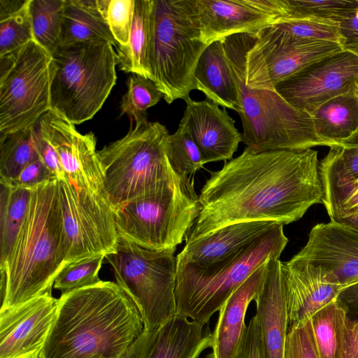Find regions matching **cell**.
<instances>
[{"instance_id":"1","label":"cell","mask_w":358,"mask_h":358,"mask_svg":"<svg viewBox=\"0 0 358 358\" xmlns=\"http://www.w3.org/2000/svg\"><path fill=\"white\" fill-rule=\"evenodd\" d=\"M209 173L199 195V214L185 243L238 222L287 224L322 203L318 152L313 149L255 153L245 147Z\"/></svg>"},{"instance_id":"2","label":"cell","mask_w":358,"mask_h":358,"mask_svg":"<svg viewBox=\"0 0 358 358\" xmlns=\"http://www.w3.org/2000/svg\"><path fill=\"white\" fill-rule=\"evenodd\" d=\"M142 315L116 282L62 292L57 316L36 358H121L143 334Z\"/></svg>"},{"instance_id":"3","label":"cell","mask_w":358,"mask_h":358,"mask_svg":"<svg viewBox=\"0 0 358 358\" xmlns=\"http://www.w3.org/2000/svg\"><path fill=\"white\" fill-rule=\"evenodd\" d=\"M68 243L57 178L32 188L27 212L1 272V308L52 293L66 266Z\"/></svg>"},{"instance_id":"4","label":"cell","mask_w":358,"mask_h":358,"mask_svg":"<svg viewBox=\"0 0 358 358\" xmlns=\"http://www.w3.org/2000/svg\"><path fill=\"white\" fill-rule=\"evenodd\" d=\"M255 41V35L248 33L222 40L238 92L242 142L255 153L336 145L320 137L311 116L292 106L276 91L246 85L245 56Z\"/></svg>"},{"instance_id":"5","label":"cell","mask_w":358,"mask_h":358,"mask_svg":"<svg viewBox=\"0 0 358 358\" xmlns=\"http://www.w3.org/2000/svg\"><path fill=\"white\" fill-rule=\"evenodd\" d=\"M169 136L158 122L131 123L124 137L98 151L104 192L114 212L133 199L191 180L173 170L166 155Z\"/></svg>"},{"instance_id":"6","label":"cell","mask_w":358,"mask_h":358,"mask_svg":"<svg viewBox=\"0 0 358 358\" xmlns=\"http://www.w3.org/2000/svg\"><path fill=\"white\" fill-rule=\"evenodd\" d=\"M278 224L237 255L206 267L177 265L176 315L208 324L226 300L270 258L280 259L288 238Z\"/></svg>"},{"instance_id":"7","label":"cell","mask_w":358,"mask_h":358,"mask_svg":"<svg viewBox=\"0 0 358 358\" xmlns=\"http://www.w3.org/2000/svg\"><path fill=\"white\" fill-rule=\"evenodd\" d=\"M51 110L73 124L91 120L116 83V52L107 42L61 45L52 54Z\"/></svg>"},{"instance_id":"8","label":"cell","mask_w":358,"mask_h":358,"mask_svg":"<svg viewBox=\"0 0 358 358\" xmlns=\"http://www.w3.org/2000/svg\"><path fill=\"white\" fill-rule=\"evenodd\" d=\"M208 45L183 0H154L150 69L167 103L196 90V67Z\"/></svg>"},{"instance_id":"9","label":"cell","mask_w":358,"mask_h":358,"mask_svg":"<svg viewBox=\"0 0 358 358\" xmlns=\"http://www.w3.org/2000/svg\"><path fill=\"white\" fill-rule=\"evenodd\" d=\"M201 210L194 181L133 199L114 212L119 238L142 248L175 250Z\"/></svg>"},{"instance_id":"10","label":"cell","mask_w":358,"mask_h":358,"mask_svg":"<svg viewBox=\"0 0 358 358\" xmlns=\"http://www.w3.org/2000/svg\"><path fill=\"white\" fill-rule=\"evenodd\" d=\"M175 252L146 249L119 238L115 252L105 257L116 283L137 306L145 330H158L176 315Z\"/></svg>"},{"instance_id":"11","label":"cell","mask_w":358,"mask_h":358,"mask_svg":"<svg viewBox=\"0 0 358 358\" xmlns=\"http://www.w3.org/2000/svg\"><path fill=\"white\" fill-rule=\"evenodd\" d=\"M0 136L29 128L50 107L52 57L33 40L0 58Z\"/></svg>"},{"instance_id":"12","label":"cell","mask_w":358,"mask_h":358,"mask_svg":"<svg viewBox=\"0 0 358 358\" xmlns=\"http://www.w3.org/2000/svg\"><path fill=\"white\" fill-rule=\"evenodd\" d=\"M245 56V83L274 91L275 86L308 66L343 51L337 43L301 38L273 25L255 34Z\"/></svg>"},{"instance_id":"13","label":"cell","mask_w":358,"mask_h":358,"mask_svg":"<svg viewBox=\"0 0 358 358\" xmlns=\"http://www.w3.org/2000/svg\"><path fill=\"white\" fill-rule=\"evenodd\" d=\"M69 254L66 266L116 250L119 236L114 211L104 193L58 179Z\"/></svg>"},{"instance_id":"14","label":"cell","mask_w":358,"mask_h":358,"mask_svg":"<svg viewBox=\"0 0 358 358\" xmlns=\"http://www.w3.org/2000/svg\"><path fill=\"white\" fill-rule=\"evenodd\" d=\"M358 85V57L348 52L329 55L275 86L294 107L310 115L320 106Z\"/></svg>"},{"instance_id":"15","label":"cell","mask_w":358,"mask_h":358,"mask_svg":"<svg viewBox=\"0 0 358 358\" xmlns=\"http://www.w3.org/2000/svg\"><path fill=\"white\" fill-rule=\"evenodd\" d=\"M38 124L56 150L69 180L77 187L105 194L94 134H80L75 124L52 110L42 116Z\"/></svg>"},{"instance_id":"16","label":"cell","mask_w":358,"mask_h":358,"mask_svg":"<svg viewBox=\"0 0 358 358\" xmlns=\"http://www.w3.org/2000/svg\"><path fill=\"white\" fill-rule=\"evenodd\" d=\"M58 299L52 293L0 310V358H36L55 320Z\"/></svg>"},{"instance_id":"17","label":"cell","mask_w":358,"mask_h":358,"mask_svg":"<svg viewBox=\"0 0 358 358\" xmlns=\"http://www.w3.org/2000/svg\"><path fill=\"white\" fill-rule=\"evenodd\" d=\"M296 255L320 267L343 288L358 282V229L352 226L334 220L317 224Z\"/></svg>"},{"instance_id":"18","label":"cell","mask_w":358,"mask_h":358,"mask_svg":"<svg viewBox=\"0 0 358 358\" xmlns=\"http://www.w3.org/2000/svg\"><path fill=\"white\" fill-rule=\"evenodd\" d=\"M207 44L236 34H255L280 17L266 11L262 0H183Z\"/></svg>"},{"instance_id":"19","label":"cell","mask_w":358,"mask_h":358,"mask_svg":"<svg viewBox=\"0 0 358 358\" xmlns=\"http://www.w3.org/2000/svg\"><path fill=\"white\" fill-rule=\"evenodd\" d=\"M186 108L179 126L191 136L206 163L231 160L242 135L224 108L210 101L185 100Z\"/></svg>"},{"instance_id":"20","label":"cell","mask_w":358,"mask_h":358,"mask_svg":"<svg viewBox=\"0 0 358 358\" xmlns=\"http://www.w3.org/2000/svg\"><path fill=\"white\" fill-rule=\"evenodd\" d=\"M286 287L288 328L307 322L322 307L338 299L343 289L319 266L295 255L282 262Z\"/></svg>"},{"instance_id":"21","label":"cell","mask_w":358,"mask_h":358,"mask_svg":"<svg viewBox=\"0 0 358 358\" xmlns=\"http://www.w3.org/2000/svg\"><path fill=\"white\" fill-rule=\"evenodd\" d=\"M255 301L260 358H285L288 320L285 281L280 259H268L266 277Z\"/></svg>"},{"instance_id":"22","label":"cell","mask_w":358,"mask_h":358,"mask_svg":"<svg viewBox=\"0 0 358 358\" xmlns=\"http://www.w3.org/2000/svg\"><path fill=\"white\" fill-rule=\"evenodd\" d=\"M268 261L234 291L219 310L218 320L210 336L212 352L207 358L236 356L247 327L245 324L247 309L263 287Z\"/></svg>"},{"instance_id":"23","label":"cell","mask_w":358,"mask_h":358,"mask_svg":"<svg viewBox=\"0 0 358 358\" xmlns=\"http://www.w3.org/2000/svg\"><path fill=\"white\" fill-rule=\"evenodd\" d=\"M277 223L266 221L242 222L225 226L204 237L185 243L176 256L177 265L206 267L240 252Z\"/></svg>"},{"instance_id":"24","label":"cell","mask_w":358,"mask_h":358,"mask_svg":"<svg viewBox=\"0 0 358 358\" xmlns=\"http://www.w3.org/2000/svg\"><path fill=\"white\" fill-rule=\"evenodd\" d=\"M194 79L196 90L207 100L237 112L238 88L222 40L206 47L198 61Z\"/></svg>"},{"instance_id":"25","label":"cell","mask_w":358,"mask_h":358,"mask_svg":"<svg viewBox=\"0 0 358 358\" xmlns=\"http://www.w3.org/2000/svg\"><path fill=\"white\" fill-rule=\"evenodd\" d=\"M211 334L208 324L176 315L160 327L146 358H199Z\"/></svg>"},{"instance_id":"26","label":"cell","mask_w":358,"mask_h":358,"mask_svg":"<svg viewBox=\"0 0 358 358\" xmlns=\"http://www.w3.org/2000/svg\"><path fill=\"white\" fill-rule=\"evenodd\" d=\"M96 42L117 46L105 19L103 0H65L59 46Z\"/></svg>"},{"instance_id":"27","label":"cell","mask_w":358,"mask_h":358,"mask_svg":"<svg viewBox=\"0 0 358 358\" xmlns=\"http://www.w3.org/2000/svg\"><path fill=\"white\" fill-rule=\"evenodd\" d=\"M154 15V0H135V8L129 43L116 46L117 64L120 70L152 78L150 51Z\"/></svg>"},{"instance_id":"28","label":"cell","mask_w":358,"mask_h":358,"mask_svg":"<svg viewBox=\"0 0 358 358\" xmlns=\"http://www.w3.org/2000/svg\"><path fill=\"white\" fill-rule=\"evenodd\" d=\"M322 138L337 144L358 130V98L355 90L336 96L310 115Z\"/></svg>"},{"instance_id":"29","label":"cell","mask_w":358,"mask_h":358,"mask_svg":"<svg viewBox=\"0 0 358 358\" xmlns=\"http://www.w3.org/2000/svg\"><path fill=\"white\" fill-rule=\"evenodd\" d=\"M0 269L6 265L25 218L32 188L0 181Z\"/></svg>"},{"instance_id":"30","label":"cell","mask_w":358,"mask_h":358,"mask_svg":"<svg viewBox=\"0 0 358 358\" xmlns=\"http://www.w3.org/2000/svg\"><path fill=\"white\" fill-rule=\"evenodd\" d=\"M350 317L346 308L334 300L310 318L319 358H341Z\"/></svg>"},{"instance_id":"31","label":"cell","mask_w":358,"mask_h":358,"mask_svg":"<svg viewBox=\"0 0 358 358\" xmlns=\"http://www.w3.org/2000/svg\"><path fill=\"white\" fill-rule=\"evenodd\" d=\"M38 124L0 136V181L13 182L28 164L39 158Z\"/></svg>"},{"instance_id":"32","label":"cell","mask_w":358,"mask_h":358,"mask_svg":"<svg viewBox=\"0 0 358 358\" xmlns=\"http://www.w3.org/2000/svg\"><path fill=\"white\" fill-rule=\"evenodd\" d=\"M65 0H30L34 40L51 55L60 45Z\"/></svg>"},{"instance_id":"33","label":"cell","mask_w":358,"mask_h":358,"mask_svg":"<svg viewBox=\"0 0 358 358\" xmlns=\"http://www.w3.org/2000/svg\"><path fill=\"white\" fill-rule=\"evenodd\" d=\"M127 87L121 100V115L126 114L131 122L148 120L147 110L163 98L162 93L152 80L136 74L128 78Z\"/></svg>"},{"instance_id":"34","label":"cell","mask_w":358,"mask_h":358,"mask_svg":"<svg viewBox=\"0 0 358 358\" xmlns=\"http://www.w3.org/2000/svg\"><path fill=\"white\" fill-rule=\"evenodd\" d=\"M166 155L173 170L183 178L191 177L206 164L189 134L180 126L168 137Z\"/></svg>"},{"instance_id":"35","label":"cell","mask_w":358,"mask_h":358,"mask_svg":"<svg viewBox=\"0 0 358 358\" xmlns=\"http://www.w3.org/2000/svg\"><path fill=\"white\" fill-rule=\"evenodd\" d=\"M322 204L330 220L338 221L358 211V180L331 177L322 180Z\"/></svg>"},{"instance_id":"36","label":"cell","mask_w":358,"mask_h":358,"mask_svg":"<svg viewBox=\"0 0 358 358\" xmlns=\"http://www.w3.org/2000/svg\"><path fill=\"white\" fill-rule=\"evenodd\" d=\"M273 25L298 37L343 43L339 22L307 15L283 19Z\"/></svg>"},{"instance_id":"37","label":"cell","mask_w":358,"mask_h":358,"mask_svg":"<svg viewBox=\"0 0 358 358\" xmlns=\"http://www.w3.org/2000/svg\"><path fill=\"white\" fill-rule=\"evenodd\" d=\"M30 0L17 12L0 20V58L34 40L29 14Z\"/></svg>"},{"instance_id":"38","label":"cell","mask_w":358,"mask_h":358,"mask_svg":"<svg viewBox=\"0 0 358 358\" xmlns=\"http://www.w3.org/2000/svg\"><path fill=\"white\" fill-rule=\"evenodd\" d=\"M320 166L348 180H358V130L329 148Z\"/></svg>"},{"instance_id":"39","label":"cell","mask_w":358,"mask_h":358,"mask_svg":"<svg viewBox=\"0 0 358 358\" xmlns=\"http://www.w3.org/2000/svg\"><path fill=\"white\" fill-rule=\"evenodd\" d=\"M286 18L311 15L339 22L358 8V0H286Z\"/></svg>"},{"instance_id":"40","label":"cell","mask_w":358,"mask_h":358,"mask_svg":"<svg viewBox=\"0 0 358 358\" xmlns=\"http://www.w3.org/2000/svg\"><path fill=\"white\" fill-rule=\"evenodd\" d=\"M104 258L96 256L68 264L57 275L53 287L64 292L99 282V271Z\"/></svg>"},{"instance_id":"41","label":"cell","mask_w":358,"mask_h":358,"mask_svg":"<svg viewBox=\"0 0 358 358\" xmlns=\"http://www.w3.org/2000/svg\"><path fill=\"white\" fill-rule=\"evenodd\" d=\"M135 8V0H103L104 16L118 46L129 43Z\"/></svg>"},{"instance_id":"42","label":"cell","mask_w":358,"mask_h":358,"mask_svg":"<svg viewBox=\"0 0 358 358\" xmlns=\"http://www.w3.org/2000/svg\"><path fill=\"white\" fill-rule=\"evenodd\" d=\"M285 358H319L310 320L288 328Z\"/></svg>"},{"instance_id":"43","label":"cell","mask_w":358,"mask_h":358,"mask_svg":"<svg viewBox=\"0 0 358 358\" xmlns=\"http://www.w3.org/2000/svg\"><path fill=\"white\" fill-rule=\"evenodd\" d=\"M54 178L57 177L38 158L28 164L13 182L8 183L31 189Z\"/></svg>"},{"instance_id":"44","label":"cell","mask_w":358,"mask_h":358,"mask_svg":"<svg viewBox=\"0 0 358 358\" xmlns=\"http://www.w3.org/2000/svg\"><path fill=\"white\" fill-rule=\"evenodd\" d=\"M260 334L257 315L249 322L234 358H260Z\"/></svg>"},{"instance_id":"45","label":"cell","mask_w":358,"mask_h":358,"mask_svg":"<svg viewBox=\"0 0 358 358\" xmlns=\"http://www.w3.org/2000/svg\"><path fill=\"white\" fill-rule=\"evenodd\" d=\"M36 145L39 158L57 178L60 179L66 176L56 150L41 132L38 124Z\"/></svg>"},{"instance_id":"46","label":"cell","mask_w":358,"mask_h":358,"mask_svg":"<svg viewBox=\"0 0 358 358\" xmlns=\"http://www.w3.org/2000/svg\"><path fill=\"white\" fill-rule=\"evenodd\" d=\"M340 24L343 36V50L358 57V8Z\"/></svg>"},{"instance_id":"47","label":"cell","mask_w":358,"mask_h":358,"mask_svg":"<svg viewBox=\"0 0 358 358\" xmlns=\"http://www.w3.org/2000/svg\"><path fill=\"white\" fill-rule=\"evenodd\" d=\"M158 330L145 329L143 334L129 347L121 358H146L155 341Z\"/></svg>"},{"instance_id":"48","label":"cell","mask_w":358,"mask_h":358,"mask_svg":"<svg viewBox=\"0 0 358 358\" xmlns=\"http://www.w3.org/2000/svg\"><path fill=\"white\" fill-rule=\"evenodd\" d=\"M341 358H358V320L348 322Z\"/></svg>"},{"instance_id":"49","label":"cell","mask_w":358,"mask_h":358,"mask_svg":"<svg viewBox=\"0 0 358 358\" xmlns=\"http://www.w3.org/2000/svg\"><path fill=\"white\" fill-rule=\"evenodd\" d=\"M337 300L347 310H355L358 313V282L343 288Z\"/></svg>"},{"instance_id":"50","label":"cell","mask_w":358,"mask_h":358,"mask_svg":"<svg viewBox=\"0 0 358 358\" xmlns=\"http://www.w3.org/2000/svg\"><path fill=\"white\" fill-rule=\"evenodd\" d=\"M27 0H0V20L19 10Z\"/></svg>"},{"instance_id":"51","label":"cell","mask_w":358,"mask_h":358,"mask_svg":"<svg viewBox=\"0 0 358 358\" xmlns=\"http://www.w3.org/2000/svg\"><path fill=\"white\" fill-rule=\"evenodd\" d=\"M338 222L349 224L358 229V211L347 217L338 220Z\"/></svg>"},{"instance_id":"52","label":"cell","mask_w":358,"mask_h":358,"mask_svg":"<svg viewBox=\"0 0 358 358\" xmlns=\"http://www.w3.org/2000/svg\"><path fill=\"white\" fill-rule=\"evenodd\" d=\"M89 358H105V357H100V356H93V357H89Z\"/></svg>"},{"instance_id":"53","label":"cell","mask_w":358,"mask_h":358,"mask_svg":"<svg viewBox=\"0 0 358 358\" xmlns=\"http://www.w3.org/2000/svg\"><path fill=\"white\" fill-rule=\"evenodd\" d=\"M355 93H356V95H357V96L358 98V85H357V87L355 89Z\"/></svg>"}]
</instances>
